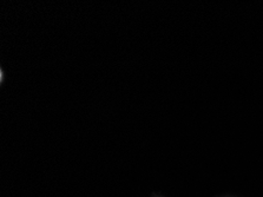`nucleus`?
<instances>
[{
	"label": "nucleus",
	"mask_w": 263,
	"mask_h": 197,
	"mask_svg": "<svg viewBox=\"0 0 263 197\" xmlns=\"http://www.w3.org/2000/svg\"><path fill=\"white\" fill-rule=\"evenodd\" d=\"M0 79H2V83L4 82V72H3V69L0 70Z\"/></svg>",
	"instance_id": "f257e3e1"
},
{
	"label": "nucleus",
	"mask_w": 263,
	"mask_h": 197,
	"mask_svg": "<svg viewBox=\"0 0 263 197\" xmlns=\"http://www.w3.org/2000/svg\"><path fill=\"white\" fill-rule=\"evenodd\" d=\"M155 197H158V196H155Z\"/></svg>",
	"instance_id": "f03ea898"
}]
</instances>
